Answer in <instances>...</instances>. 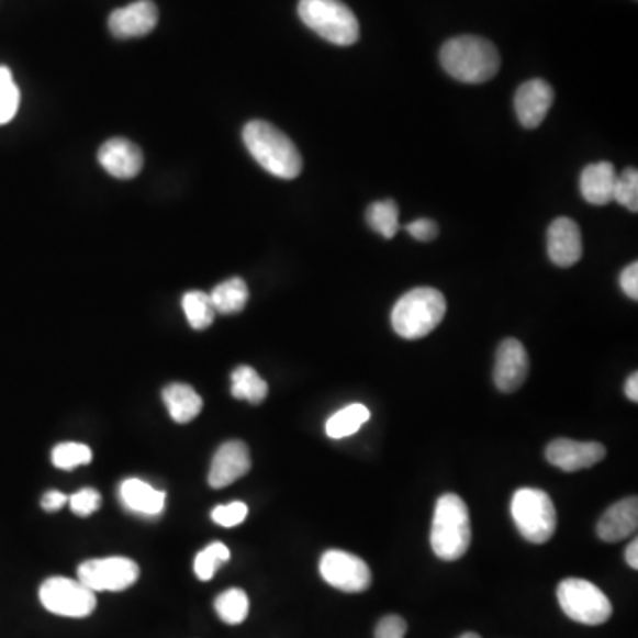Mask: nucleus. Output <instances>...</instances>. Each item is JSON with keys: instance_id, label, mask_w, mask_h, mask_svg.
I'll return each mask as SVG.
<instances>
[{"instance_id": "nucleus-1", "label": "nucleus", "mask_w": 638, "mask_h": 638, "mask_svg": "<svg viewBox=\"0 0 638 638\" xmlns=\"http://www.w3.org/2000/svg\"><path fill=\"white\" fill-rule=\"evenodd\" d=\"M244 143L254 160L280 180H294L302 172V155L273 124L259 120L245 124Z\"/></svg>"}, {"instance_id": "nucleus-2", "label": "nucleus", "mask_w": 638, "mask_h": 638, "mask_svg": "<svg viewBox=\"0 0 638 638\" xmlns=\"http://www.w3.org/2000/svg\"><path fill=\"white\" fill-rule=\"evenodd\" d=\"M440 63L459 82L484 83L499 74L501 54L484 37L458 36L441 46Z\"/></svg>"}, {"instance_id": "nucleus-3", "label": "nucleus", "mask_w": 638, "mask_h": 638, "mask_svg": "<svg viewBox=\"0 0 638 638\" xmlns=\"http://www.w3.org/2000/svg\"><path fill=\"white\" fill-rule=\"evenodd\" d=\"M447 313L446 296L435 288H415L403 294L392 309V328L403 339H423Z\"/></svg>"}, {"instance_id": "nucleus-4", "label": "nucleus", "mask_w": 638, "mask_h": 638, "mask_svg": "<svg viewBox=\"0 0 638 638\" xmlns=\"http://www.w3.org/2000/svg\"><path fill=\"white\" fill-rule=\"evenodd\" d=\"M472 542L469 507L455 493L441 495L433 516L432 548L441 560H458Z\"/></svg>"}, {"instance_id": "nucleus-5", "label": "nucleus", "mask_w": 638, "mask_h": 638, "mask_svg": "<svg viewBox=\"0 0 638 638\" xmlns=\"http://www.w3.org/2000/svg\"><path fill=\"white\" fill-rule=\"evenodd\" d=\"M299 16L328 43L349 46L359 42V20L340 0H300Z\"/></svg>"}, {"instance_id": "nucleus-6", "label": "nucleus", "mask_w": 638, "mask_h": 638, "mask_svg": "<svg viewBox=\"0 0 638 638\" xmlns=\"http://www.w3.org/2000/svg\"><path fill=\"white\" fill-rule=\"evenodd\" d=\"M511 513L519 534L534 545L548 542L556 534L557 511L550 495L536 488H522L513 496Z\"/></svg>"}, {"instance_id": "nucleus-7", "label": "nucleus", "mask_w": 638, "mask_h": 638, "mask_svg": "<svg viewBox=\"0 0 638 638\" xmlns=\"http://www.w3.org/2000/svg\"><path fill=\"white\" fill-rule=\"evenodd\" d=\"M557 600L566 616L580 625L597 626L611 619V600L587 580H562L557 587Z\"/></svg>"}, {"instance_id": "nucleus-8", "label": "nucleus", "mask_w": 638, "mask_h": 638, "mask_svg": "<svg viewBox=\"0 0 638 638\" xmlns=\"http://www.w3.org/2000/svg\"><path fill=\"white\" fill-rule=\"evenodd\" d=\"M40 602L56 616L82 619L91 616L97 608V593H92L80 580L54 577L42 583Z\"/></svg>"}, {"instance_id": "nucleus-9", "label": "nucleus", "mask_w": 638, "mask_h": 638, "mask_svg": "<svg viewBox=\"0 0 638 638\" xmlns=\"http://www.w3.org/2000/svg\"><path fill=\"white\" fill-rule=\"evenodd\" d=\"M77 574L80 582L91 589L92 593H100V591L120 593L137 582L141 570L137 562L128 557H107V559L86 560L79 566Z\"/></svg>"}, {"instance_id": "nucleus-10", "label": "nucleus", "mask_w": 638, "mask_h": 638, "mask_svg": "<svg viewBox=\"0 0 638 638\" xmlns=\"http://www.w3.org/2000/svg\"><path fill=\"white\" fill-rule=\"evenodd\" d=\"M320 573L343 593H363L372 582L371 570L360 557L343 550H328L320 560Z\"/></svg>"}, {"instance_id": "nucleus-11", "label": "nucleus", "mask_w": 638, "mask_h": 638, "mask_svg": "<svg viewBox=\"0 0 638 638\" xmlns=\"http://www.w3.org/2000/svg\"><path fill=\"white\" fill-rule=\"evenodd\" d=\"M606 449L600 441H574L570 438H557L547 447V459L557 469L564 472H579L591 469L603 461Z\"/></svg>"}, {"instance_id": "nucleus-12", "label": "nucleus", "mask_w": 638, "mask_h": 638, "mask_svg": "<svg viewBox=\"0 0 638 638\" xmlns=\"http://www.w3.org/2000/svg\"><path fill=\"white\" fill-rule=\"evenodd\" d=\"M527 349L518 339H504L496 349L495 369H493V380L499 391L515 392L524 385L528 377Z\"/></svg>"}, {"instance_id": "nucleus-13", "label": "nucleus", "mask_w": 638, "mask_h": 638, "mask_svg": "<svg viewBox=\"0 0 638 638\" xmlns=\"http://www.w3.org/2000/svg\"><path fill=\"white\" fill-rule=\"evenodd\" d=\"M253 467L250 452L244 441L231 440L225 441L221 449L216 450L213 456L212 467L208 473V482L215 490L230 486L239 478L247 475L248 470Z\"/></svg>"}, {"instance_id": "nucleus-14", "label": "nucleus", "mask_w": 638, "mask_h": 638, "mask_svg": "<svg viewBox=\"0 0 638 638\" xmlns=\"http://www.w3.org/2000/svg\"><path fill=\"white\" fill-rule=\"evenodd\" d=\"M556 92L547 80L534 79L522 83L515 97L516 115L525 128H538L547 120Z\"/></svg>"}, {"instance_id": "nucleus-15", "label": "nucleus", "mask_w": 638, "mask_h": 638, "mask_svg": "<svg viewBox=\"0 0 638 638\" xmlns=\"http://www.w3.org/2000/svg\"><path fill=\"white\" fill-rule=\"evenodd\" d=\"M582 233L577 222L560 216L548 230V256L560 268H570L582 259Z\"/></svg>"}, {"instance_id": "nucleus-16", "label": "nucleus", "mask_w": 638, "mask_h": 638, "mask_svg": "<svg viewBox=\"0 0 638 638\" xmlns=\"http://www.w3.org/2000/svg\"><path fill=\"white\" fill-rule=\"evenodd\" d=\"M158 10L152 0H137L134 4L115 10L109 16V29L115 37L128 40L152 33L157 27Z\"/></svg>"}, {"instance_id": "nucleus-17", "label": "nucleus", "mask_w": 638, "mask_h": 638, "mask_svg": "<svg viewBox=\"0 0 638 638\" xmlns=\"http://www.w3.org/2000/svg\"><path fill=\"white\" fill-rule=\"evenodd\" d=\"M100 166L117 180H132L143 169V152L126 138H111L98 152Z\"/></svg>"}, {"instance_id": "nucleus-18", "label": "nucleus", "mask_w": 638, "mask_h": 638, "mask_svg": "<svg viewBox=\"0 0 638 638\" xmlns=\"http://www.w3.org/2000/svg\"><path fill=\"white\" fill-rule=\"evenodd\" d=\"M638 501L628 496L606 511L597 524V536L605 542H619L637 533Z\"/></svg>"}, {"instance_id": "nucleus-19", "label": "nucleus", "mask_w": 638, "mask_h": 638, "mask_svg": "<svg viewBox=\"0 0 638 638\" xmlns=\"http://www.w3.org/2000/svg\"><path fill=\"white\" fill-rule=\"evenodd\" d=\"M120 501L130 513L153 518L166 507V493L158 492L149 482L141 479H126L121 482Z\"/></svg>"}, {"instance_id": "nucleus-20", "label": "nucleus", "mask_w": 638, "mask_h": 638, "mask_svg": "<svg viewBox=\"0 0 638 638\" xmlns=\"http://www.w3.org/2000/svg\"><path fill=\"white\" fill-rule=\"evenodd\" d=\"M617 170L611 161H597L583 169L580 176V192L583 199L594 206H605L614 201Z\"/></svg>"}, {"instance_id": "nucleus-21", "label": "nucleus", "mask_w": 638, "mask_h": 638, "mask_svg": "<svg viewBox=\"0 0 638 638\" xmlns=\"http://www.w3.org/2000/svg\"><path fill=\"white\" fill-rule=\"evenodd\" d=\"M161 398L170 417L178 424L192 423L201 414L202 398L187 383H170L161 392Z\"/></svg>"}, {"instance_id": "nucleus-22", "label": "nucleus", "mask_w": 638, "mask_h": 638, "mask_svg": "<svg viewBox=\"0 0 638 638\" xmlns=\"http://www.w3.org/2000/svg\"><path fill=\"white\" fill-rule=\"evenodd\" d=\"M216 313L236 314L244 311L248 302V288L244 279L233 277L216 286L210 293Z\"/></svg>"}, {"instance_id": "nucleus-23", "label": "nucleus", "mask_w": 638, "mask_h": 638, "mask_svg": "<svg viewBox=\"0 0 638 638\" xmlns=\"http://www.w3.org/2000/svg\"><path fill=\"white\" fill-rule=\"evenodd\" d=\"M369 417H371V412H369L368 406L360 403L349 404L328 418L325 427L326 435L334 440L351 437L359 432L363 424L368 423Z\"/></svg>"}, {"instance_id": "nucleus-24", "label": "nucleus", "mask_w": 638, "mask_h": 638, "mask_svg": "<svg viewBox=\"0 0 638 638\" xmlns=\"http://www.w3.org/2000/svg\"><path fill=\"white\" fill-rule=\"evenodd\" d=\"M231 381H233L231 392L236 400L248 401L250 404H261L262 401L267 400V381L262 380L256 369L250 368V366L236 368Z\"/></svg>"}, {"instance_id": "nucleus-25", "label": "nucleus", "mask_w": 638, "mask_h": 638, "mask_svg": "<svg viewBox=\"0 0 638 638\" xmlns=\"http://www.w3.org/2000/svg\"><path fill=\"white\" fill-rule=\"evenodd\" d=\"M368 224L371 225L372 231H377L378 235L383 238L392 239L400 231V208L392 199L385 201L372 202L366 213Z\"/></svg>"}, {"instance_id": "nucleus-26", "label": "nucleus", "mask_w": 638, "mask_h": 638, "mask_svg": "<svg viewBox=\"0 0 638 638\" xmlns=\"http://www.w3.org/2000/svg\"><path fill=\"white\" fill-rule=\"evenodd\" d=\"M181 305H183L184 316L189 320L193 331H206L208 326L212 325L213 320H215L216 311L208 293L189 291L181 300Z\"/></svg>"}, {"instance_id": "nucleus-27", "label": "nucleus", "mask_w": 638, "mask_h": 638, "mask_svg": "<svg viewBox=\"0 0 638 638\" xmlns=\"http://www.w3.org/2000/svg\"><path fill=\"white\" fill-rule=\"evenodd\" d=\"M248 596L242 589H227L221 596H216L215 611L225 625H242L248 616Z\"/></svg>"}, {"instance_id": "nucleus-28", "label": "nucleus", "mask_w": 638, "mask_h": 638, "mask_svg": "<svg viewBox=\"0 0 638 638\" xmlns=\"http://www.w3.org/2000/svg\"><path fill=\"white\" fill-rule=\"evenodd\" d=\"M231 559L230 548L225 547L224 542H212L210 547L199 551L193 562V571L198 574V579L202 582L213 579V574L221 568L224 562Z\"/></svg>"}, {"instance_id": "nucleus-29", "label": "nucleus", "mask_w": 638, "mask_h": 638, "mask_svg": "<svg viewBox=\"0 0 638 638\" xmlns=\"http://www.w3.org/2000/svg\"><path fill=\"white\" fill-rule=\"evenodd\" d=\"M91 461L92 450L86 444L65 441L52 450V463L56 464L57 469L71 470Z\"/></svg>"}, {"instance_id": "nucleus-30", "label": "nucleus", "mask_w": 638, "mask_h": 638, "mask_svg": "<svg viewBox=\"0 0 638 638\" xmlns=\"http://www.w3.org/2000/svg\"><path fill=\"white\" fill-rule=\"evenodd\" d=\"M20 107V89L14 83L10 68L0 66V124L10 123Z\"/></svg>"}, {"instance_id": "nucleus-31", "label": "nucleus", "mask_w": 638, "mask_h": 638, "mask_svg": "<svg viewBox=\"0 0 638 638\" xmlns=\"http://www.w3.org/2000/svg\"><path fill=\"white\" fill-rule=\"evenodd\" d=\"M614 201L620 206L628 208L629 212H638V172L637 169L623 170V175H617L616 190H614Z\"/></svg>"}, {"instance_id": "nucleus-32", "label": "nucleus", "mask_w": 638, "mask_h": 638, "mask_svg": "<svg viewBox=\"0 0 638 638\" xmlns=\"http://www.w3.org/2000/svg\"><path fill=\"white\" fill-rule=\"evenodd\" d=\"M248 515L247 504L244 502H231L227 505H216L212 511V519L222 527H236L245 522Z\"/></svg>"}, {"instance_id": "nucleus-33", "label": "nucleus", "mask_w": 638, "mask_h": 638, "mask_svg": "<svg viewBox=\"0 0 638 638\" xmlns=\"http://www.w3.org/2000/svg\"><path fill=\"white\" fill-rule=\"evenodd\" d=\"M69 507L77 516H89L100 510L101 496L92 488H83L80 492L69 496Z\"/></svg>"}, {"instance_id": "nucleus-34", "label": "nucleus", "mask_w": 638, "mask_h": 638, "mask_svg": "<svg viewBox=\"0 0 638 638\" xmlns=\"http://www.w3.org/2000/svg\"><path fill=\"white\" fill-rule=\"evenodd\" d=\"M406 620L400 616H387L378 623L374 629V638H404L406 635Z\"/></svg>"}, {"instance_id": "nucleus-35", "label": "nucleus", "mask_w": 638, "mask_h": 638, "mask_svg": "<svg viewBox=\"0 0 638 638\" xmlns=\"http://www.w3.org/2000/svg\"><path fill=\"white\" fill-rule=\"evenodd\" d=\"M404 230L410 236H414L418 242H432L438 236V224L432 219H418L404 225Z\"/></svg>"}, {"instance_id": "nucleus-36", "label": "nucleus", "mask_w": 638, "mask_h": 638, "mask_svg": "<svg viewBox=\"0 0 638 638\" xmlns=\"http://www.w3.org/2000/svg\"><path fill=\"white\" fill-rule=\"evenodd\" d=\"M620 290L625 291L626 296L631 300H638V265L631 262L623 270L619 277Z\"/></svg>"}, {"instance_id": "nucleus-37", "label": "nucleus", "mask_w": 638, "mask_h": 638, "mask_svg": "<svg viewBox=\"0 0 638 638\" xmlns=\"http://www.w3.org/2000/svg\"><path fill=\"white\" fill-rule=\"evenodd\" d=\"M69 496L65 495L63 492H56V490H52V492L45 493L42 499V507L45 511H57L63 507V505L68 504Z\"/></svg>"}, {"instance_id": "nucleus-38", "label": "nucleus", "mask_w": 638, "mask_h": 638, "mask_svg": "<svg viewBox=\"0 0 638 638\" xmlns=\"http://www.w3.org/2000/svg\"><path fill=\"white\" fill-rule=\"evenodd\" d=\"M626 398L634 403H638V372H634L626 381L625 387Z\"/></svg>"}, {"instance_id": "nucleus-39", "label": "nucleus", "mask_w": 638, "mask_h": 638, "mask_svg": "<svg viewBox=\"0 0 638 638\" xmlns=\"http://www.w3.org/2000/svg\"><path fill=\"white\" fill-rule=\"evenodd\" d=\"M626 562H628L629 568L638 570V541L629 542L628 548H626Z\"/></svg>"}, {"instance_id": "nucleus-40", "label": "nucleus", "mask_w": 638, "mask_h": 638, "mask_svg": "<svg viewBox=\"0 0 638 638\" xmlns=\"http://www.w3.org/2000/svg\"><path fill=\"white\" fill-rule=\"evenodd\" d=\"M459 638H481V637H479L478 634H464V635H461V637H459Z\"/></svg>"}]
</instances>
